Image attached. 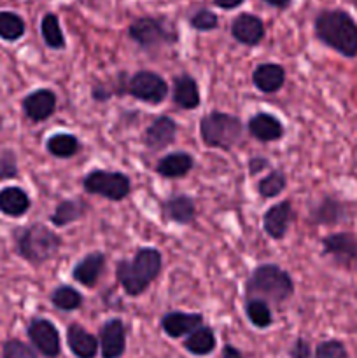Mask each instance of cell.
<instances>
[{"label": "cell", "mask_w": 357, "mask_h": 358, "mask_svg": "<svg viewBox=\"0 0 357 358\" xmlns=\"http://www.w3.org/2000/svg\"><path fill=\"white\" fill-rule=\"evenodd\" d=\"M318 42L345 58H357V21L345 9H322L314 20Z\"/></svg>", "instance_id": "obj_1"}, {"label": "cell", "mask_w": 357, "mask_h": 358, "mask_svg": "<svg viewBox=\"0 0 357 358\" xmlns=\"http://www.w3.org/2000/svg\"><path fill=\"white\" fill-rule=\"evenodd\" d=\"M163 255L154 247H140L133 259H121L115 264V278L130 297L142 296L160 276Z\"/></svg>", "instance_id": "obj_2"}, {"label": "cell", "mask_w": 357, "mask_h": 358, "mask_svg": "<svg viewBox=\"0 0 357 358\" xmlns=\"http://www.w3.org/2000/svg\"><path fill=\"white\" fill-rule=\"evenodd\" d=\"M13 241L16 254L31 266H41L51 261L62 248V238L41 222L14 229Z\"/></svg>", "instance_id": "obj_3"}, {"label": "cell", "mask_w": 357, "mask_h": 358, "mask_svg": "<svg viewBox=\"0 0 357 358\" xmlns=\"http://www.w3.org/2000/svg\"><path fill=\"white\" fill-rule=\"evenodd\" d=\"M294 294V282L293 276L276 264H261L252 271L245 283V297L252 299L266 301L268 304H280L286 303Z\"/></svg>", "instance_id": "obj_4"}, {"label": "cell", "mask_w": 357, "mask_h": 358, "mask_svg": "<svg viewBox=\"0 0 357 358\" xmlns=\"http://www.w3.org/2000/svg\"><path fill=\"white\" fill-rule=\"evenodd\" d=\"M244 124L240 117L226 112L212 110L203 115L200 121V136L202 142L210 149H220L230 152L241 138Z\"/></svg>", "instance_id": "obj_5"}, {"label": "cell", "mask_w": 357, "mask_h": 358, "mask_svg": "<svg viewBox=\"0 0 357 358\" xmlns=\"http://www.w3.org/2000/svg\"><path fill=\"white\" fill-rule=\"evenodd\" d=\"M128 35L136 45L146 51L174 45L178 42V34L174 24L160 16H140L128 27Z\"/></svg>", "instance_id": "obj_6"}, {"label": "cell", "mask_w": 357, "mask_h": 358, "mask_svg": "<svg viewBox=\"0 0 357 358\" xmlns=\"http://www.w3.org/2000/svg\"><path fill=\"white\" fill-rule=\"evenodd\" d=\"M84 191L102 196L108 201H122L132 192V182L126 173L107 170H91L83 178Z\"/></svg>", "instance_id": "obj_7"}, {"label": "cell", "mask_w": 357, "mask_h": 358, "mask_svg": "<svg viewBox=\"0 0 357 358\" xmlns=\"http://www.w3.org/2000/svg\"><path fill=\"white\" fill-rule=\"evenodd\" d=\"M126 93L144 103L160 105L168 96V84L153 70H139L126 79Z\"/></svg>", "instance_id": "obj_8"}, {"label": "cell", "mask_w": 357, "mask_h": 358, "mask_svg": "<svg viewBox=\"0 0 357 358\" xmlns=\"http://www.w3.org/2000/svg\"><path fill=\"white\" fill-rule=\"evenodd\" d=\"M322 254L331 257L340 268L352 269L357 264V236L349 231L328 234L322 238Z\"/></svg>", "instance_id": "obj_9"}, {"label": "cell", "mask_w": 357, "mask_h": 358, "mask_svg": "<svg viewBox=\"0 0 357 358\" xmlns=\"http://www.w3.org/2000/svg\"><path fill=\"white\" fill-rule=\"evenodd\" d=\"M28 339L34 348L46 358H58L62 353V339L56 325L48 318H31L27 327Z\"/></svg>", "instance_id": "obj_10"}, {"label": "cell", "mask_w": 357, "mask_h": 358, "mask_svg": "<svg viewBox=\"0 0 357 358\" xmlns=\"http://www.w3.org/2000/svg\"><path fill=\"white\" fill-rule=\"evenodd\" d=\"M177 129V122L174 119L168 117V115H160L144 131V145L150 152H160V150L168 149L175 142Z\"/></svg>", "instance_id": "obj_11"}, {"label": "cell", "mask_w": 357, "mask_h": 358, "mask_svg": "<svg viewBox=\"0 0 357 358\" xmlns=\"http://www.w3.org/2000/svg\"><path fill=\"white\" fill-rule=\"evenodd\" d=\"M102 358H121L126 352V325L121 318H111L100 329Z\"/></svg>", "instance_id": "obj_12"}, {"label": "cell", "mask_w": 357, "mask_h": 358, "mask_svg": "<svg viewBox=\"0 0 357 358\" xmlns=\"http://www.w3.org/2000/svg\"><path fill=\"white\" fill-rule=\"evenodd\" d=\"M21 108H23V114L28 121H46V119L51 117L56 110V93L52 90H48V87H41V90L31 91V93H28L27 96L23 98Z\"/></svg>", "instance_id": "obj_13"}, {"label": "cell", "mask_w": 357, "mask_h": 358, "mask_svg": "<svg viewBox=\"0 0 357 358\" xmlns=\"http://www.w3.org/2000/svg\"><path fill=\"white\" fill-rule=\"evenodd\" d=\"M230 31L234 41L252 48V45L261 44L266 35V27L265 21L259 16H255V14L240 13L231 21Z\"/></svg>", "instance_id": "obj_14"}, {"label": "cell", "mask_w": 357, "mask_h": 358, "mask_svg": "<svg viewBox=\"0 0 357 358\" xmlns=\"http://www.w3.org/2000/svg\"><path fill=\"white\" fill-rule=\"evenodd\" d=\"M293 201L284 199V201L276 203L266 210L265 215H262V229L272 240H284L287 231H289L290 222H293Z\"/></svg>", "instance_id": "obj_15"}, {"label": "cell", "mask_w": 357, "mask_h": 358, "mask_svg": "<svg viewBox=\"0 0 357 358\" xmlns=\"http://www.w3.org/2000/svg\"><path fill=\"white\" fill-rule=\"evenodd\" d=\"M308 219L314 226H336L346 219V205L336 196L326 194L312 206Z\"/></svg>", "instance_id": "obj_16"}, {"label": "cell", "mask_w": 357, "mask_h": 358, "mask_svg": "<svg viewBox=\"0 0 357 358\" xmlns=\"http://www.w3.org/2000/svg\"><path fill=\"white\" fill-rule=\"evenodd\" d=\"M161 217L167 222L178 224V226H189L196 219V203L195 199L186 194H175L161 203Z\"/></svg>", "instance_id": "obj_17"}, {"label": "cell", "mask_w": 357, "mask_h": 358, "mask_svg": "<svg viewBox=\"0 0 357 358\" xmlns=\"http://www.w3.org/2000/svg\"><path fill=\"white\" fill-rule=\"evenodd\" d=\"M203 325V315L184 313V311H170L161 318V329L172 339L184 338L191 334L195 329Z\"/></svg>", "instance_id": "obj_18"}, {"label": "cell", "mask_w": 357, "mask_h": 358, "mask_svg": "<svg viewBox=\"0 0 357 358\" xmlns=\"http://www.w3.org/2000/svg\"><path fill=\"white\" fill-rule=\"evenodd\" d=\"M105 262H107V259L102 252H91L74 266L72 278L86 289H93L100 280L102 273H104Z\"/></svg>", "instance_id": "obj_19"}, {"label": "cell", "mask_w": 357, "mask_h": 358, "mask_svg": "<svg viewBox=\"0 0 357 358\" xmlns=\"http://www.w3.org/2000/svg\"><path fill=\"white\" fill-rule=\"evenodd\" d=\"M247 129L258 142H276L284 136V124L279 117L268 112H258L247 122Z\"/></svg>", "instance_id": "obj_20"}, {"label": "cell", "mask_w": 357, "mask_h": 358, "mask_svg": "<svg viewBox=\"0 0 357 358\" xmlns=\"http://www.w3.org/2000/svg\"><path fill=\"white\" fill-rule=\"evenodd\" d=\"M66 345L76 358H94L100 350V343L80 324H70L66 329Z\"/></svg>", "instance_id": "obj_21"}, {"label": "cell", "mask_w": 357, "mask_h": 358, "mask_svg": "<svg viewBox=\"0 0 357 358\" xmlns=\"http://www.w3.org/2000/svg\"><path fill=\"white\" fill-rule=\"evenodd\" d=\"M252 83L261 93L273 94L282 90L286 83V70L279 63H261L252 72Z\"/></svg>", "instance_id": "obj_22"}, {"label": "cell", "mask_w": 357, "mask_h": 358, "mask_svg": "<svg viewBox=\"0 0 357 358\" xmlns=\"http://www.w3.org/2000/svg\"><path fill=\"white\" fill-rule=\"evenodd\" d=\"M172 98H174V103L178 108H184V110L198 108L202 96H200V87L195 77L188 76V73H182V76L175 77Z\"/></svg>", "instance_id": "obj_23"}, {"label": "cell", "mask_w": 357, "mask_h": 358, "mask_svg": "<svg viewBox=\"0 0 357 358\" xmlns=\"http://www.w3.org/2000/svg\"><path fill=\"white\" fill-rule=\"evenodd\" d=\"M31 199L24 189L18 185H7L0 189V213L7 217H23L30 210Z\"/></svg>", "instance_id": "obj_24"}, {"label": "cell", "mask_w": 357, "mask_h": 358, "mask_svg": "<svg viewBox=\"0 0 357 358\" xmlns=\"http://www.w3.org/2000/svg\"><path fill=\"white\" fill-rule=\"evenodd\" d=\"M88 212H90V203L84 199H63L56 205L55 212L49 215V220L52 222V226L65 227L84 219Z\"/></svg>", "instance_id": "obj_25"}, {"label": "cell", "mask_w": 357, "mask_h": 358, "mask_svg": "<svg viewBox=\"0 0 357 358\" xmlns=\"http://www.w3.org/2000/svg\"><path fill=\"white\" fill-rule=\"evenodd\" d=\"M195 166V159L188 152H172L161 157L156 164V173L163 178H182Z\"/></svg>", "instance_id": "obj_26"}, {"label": "cell", "mask_w": 357, "mask_h": 358, "mask_svg": "<svg viewBox=\"0 0 357 358\" xmlns=\"http://www.w3.org/2000/svg\"><path fill=\"white\" fill-rule=\"evenodd\" d=\"M217 346V339L216 334L210 327L206 325H200L198 329L188 334V338L184 339V348L188 350L191 355L196 357H205L210 355V353L216 350Z\"/></svg>", "instance_id": "obj_27"}, {"label": "cell", "mask_w": 357, "mask_h": 358, "mask_svg": "<svg viewBox=\"0 0 357 358\" xmlns=\"http://www.w3.org/2000/svg\"><path fill=\"white\" fill-rule=\"evenodd\" d=\"M46 150L58 159H69L79 154L80 142L72 133H55L46 142Z\"/></svg>", "instance_id": "obj_28"}, {"label": "cell", "mask_w": 357, "mask_h": 358, "mask_svg": "<svg viewBox=\"0 0 357 358\" xmlns=\"http://www.w3.org/2000/svg\"><path fill=\"white\" fill-rule=\"evenodd\" d=\"M41 35L44 38L46 45L51 49H65L66 41L63 35L62 24H59L58 14L55 13H46L41 20Z\"/></svg>", "instance_id": "obj_29"}, {"label": "cell", "mask_w": 357, "mask_h": 358, "mask_svg": "<svg viewBox=\"0 0 357 358\" xmlns=\"http://www.w3.org/2000/svg\"><path fill=\"white\" fill-rule=\"evenodd\" d=\"M27 31L24 20L14 10H0V38L6 42H16Z\"/></svg>", "instance_id": "obj_30"}, {"label": "cell", "mask_w": 357, "mask_h": 358, "mask_svg": "<svg viewBox=\"0 0 357 358\" xmlns=\"http://www.w3.org/2000/svg\"><path fill=\"white\" fill-rule=\"evenodd\" d=\"M83 303V294L70 285H59L51 292V304L59 311H76Z\"/></svg>", "instance_id": "obj_31"}, {"label": "cell", "mask_w": 357, "mask_h": 358, "mask_svg": "<svg viewBox=\"0 0 357 358\" xmlns=\"http://www.w3.org/2000/svg\"><path fill=\"white\" fill-rule=\"evenodd\" d=\"M245 313H247L248 322L255 329H268L273 324V315L270 310V304L266 301L252 297L245 303Z\"/></svg>", "instance_id": "obj_32"}, {"label": "cell", "mask_w": 357, "mask_h": 358, "mask_svg": "<svg viewBox=\"0 0 357 358\" xmlns=\"http://www.w3.org/2000/svg\"><path fill=\"white\" fill-rule=\"evenodd\" d=\"M287 187V178L282 170H273L258 182V192L261 198H276Z\"/></svg>", "instance_id": "obj_33"}, {"label": "cell", "mask_w": 357, "mask_h": 358, "mask_svg": "<svg viewBox=\"0 0 357 358\" xmlns=\"http://www.w3.org/2000/svg\"><path fill=\"white\" fill-rule=\"evenodd\" d=\"M189 27L195 28L196 31H212L219 27V17L214 10L202 7L189 17Z\"/></svg>", "instance_id": "obj_34"}, {"label": "cell", "mask_w": 357, "mask_h": 358, "mask_svg": "<svg viewBox=\"0 0 357 358\" xmlns=\"http://www.w3.org/2000/svg\"><path fill=\"white\" fill-rule=\"evenodd\" d=\"M314 358H349L345 345L338 339H328L318 343L314 352Z\"/></svg>", "instance_id": "obj_35"}, {"label": "cell", "mask_w": 357, "mask_h": 358, "mask_svg": "<svg viewBox=\"0 0 357 358\" xmlns=\"http://www.w3.org/2000/svg\"><path fill=\"white\" fill-rule=\"evenodd\" d=\"M2 358H37V353L20 339H7L2 345Z\"/></svg>", "instance_id": "obj_36"}, {"label": "cell", "mask_w": 357, "mask_h": 358, "mask_svg": "<svg viewBox=\"0 0 357 358\" xmlns=\"http://www.w3.org/2000/svg\"><path fill=\"white\" fill-rule=\"evenodd\" d=\"M20 175L18 157L13 149L0 150V180H10Z\"/></svg>", "instance_id": "obj_37"}, {"label": "cell", "mask_w": 357, "mask_h": 358, "mask_svg": "<svg viewBox=\"0 0 357 358\" xmlns=\"http://www.w3.org/2000/svg\"><path fill=\"white\" fill-rule=\"evenodd\" d=\"M289 358H312L310 343L303 338H298L289 350Z\"/></svg>", "instance_id": "obj_38"}, {"label": "cell", "mask_w": 357, "mask_h": 358, "mask_svg": "<svg viewBox=\"0 0 357 358\" xmlns=\"http://www.w3.org/2000/svg\"><path fill=\"white\" fill-rule=\"evenodd\" d=\"M268 166H270V161L266 159V157H251L247 163L248 173L251 175H259L262 170H266Z\"/></svg>", "instance_id": "obj_39"}, {"label": "cell", "mask_w": 357, "mask_h": 358, "mask_svg": "<svg viewBox=\"0 0 357 358\" xmlns=\"http://www.w3.org/2000/svg\"><path fill=\"white\" fill-rule=\"evenodd\" d=\"M91 96H93L94 101H107L112 96V91L108 87H105L104 84H97L91 90Z\"/></svg>", "instance_id": "obj_40"}, {"label": "cell", "mask_w": 357, "mask_h": 358, "mask_svg": "<svg viewBox=\"0 0 357 358\" xmlns=\"http://www.w3.org/2000/svg\"><path fill=\"white\" fill-rule=\"evenodd\" d=\"M244 2L245 0H214V6L219 7V9L223 10H233L238 9Z\"/></svg>", "instance_id": "obj_41"}, {"label": "cell", "mask_w": 357, "mask_h": 358, "mask_svg": "<svg viewBox=\"0 0 357 358\" xmlns=\"http://www.w3.org/2000/svg\"><path fill=\"white\" fill-rule=\"evenodd\" d=\"M262 2H265L266 6L273 7V9L286 10V9H289L290 3H293V0H262Z\"/></svg>", "instance_id": "obj_42"}, {"label": "cell", "mask_w": 357, "mask_h": 358, "mask_svg": "<svg viewBox=\"0 0 357 358\" xmlns=\"http://www.w3.org/2000/svg\"><path fill=\"white\" fill-rule=\"evenodd\" d=\"M223 358H244V355H241V352L238 348H234V346L231 345H226L223 348Z\"/></svg>", "instance_id": "obj_43"}]
</instances>
